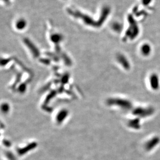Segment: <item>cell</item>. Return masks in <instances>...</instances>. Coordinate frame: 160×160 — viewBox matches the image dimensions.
<instances>
[{"label":"cell","mask_w":160,"mask_h":160,"mask_svg":"<svg viewBox=\"0 0 160 160\" xmlns=\"http://www.w3.org/2000/svg\"><path fill=\"white\" fill-rule=\"evenodd\" d=\"M67 11L69 15H72L73 16L81 19L83 21V22L87 25L93 26L94 27H99L102 25L99 22V20L97 22H95L89 16L86 14H83L77 9H72V8H67Z\"/></svg>","instance_id":"obj_1"},{"label":"cell","mask_w":160,"mask_h":160,"mask_svg":"<svg viewBox=\"0 0 160 160\" xmlns=\"http://www.w3.org/2000/svg\"><path fill=\"white\" fill-rule=\"evenodd\" d=\"M108 104L109 105H116L117 106L125 110H129L132 107V104L130 102V101L122 98L111 99L108 100Z\"/></svg>","instance_id":"obj_2"},{"label":"cell","mask_w":160,"mask_h":160,"mask_svg":"<svg viewBox=\"0 0 160 160\" xmlns=\"http://www.w3.org/2000/svg\"><path fill=\"white\" fill-rule=\"evenodd\" d=\"M160 79L159 76L155 73L150 75L149 79V85L153 91H157L160 86Z\"/></svg>","instance_id":"obj_3"},{"label":"cell","mask_w":160,"mask_h":160,"mask_svg":"<svg viewBox=\"0 0 160 160\" xmlns=\"http://www.w3.org/2000/svg\"><path fill=\"white\" fill-rule=\"evenodd\" d=\"M152 109L150 108H138L134 111L133 113L138 117H144V116H148L150 114H152Z\"/></svg>","instance_id":"obj_4"},{"label":"cell","mask_w":160,"mask_h":160,"mask_svg":"<svg viewBox=\"0 0 160 160\" xmlns=\"http://www.w3.org/2000/svg\"><path fill=\"white\" fill-rule=\"evenodd\" d=\"M24 42L26 44V45L28 46V48L30 50L31 52H32L34 57H37L39 55V50L29 40H28V39H25Z\"/></svg>","instance_id":"obj_5"},{"label":"cell","mask_w":160,"mask_h":160,"mask_svg":"<svg viewBox=\"0 0 160 160\" xmlns=\"http://www.w3.org/2000/svg\"><path fill=\"white\" fill-rule=\"evenodd\" d=\"M118 61H119V64H121L122 66L126 70H129L131 68L130 63L127 61V59L123 55H120L118 56Z\"/></svg>","instance_id":"obj_6"},{"label":"cell","mask_w":160,"mask_h":160,"mask_svg":"<svg viewBox=\"0 0 160 160\" xmlns=\"http://www.w3.org/2000/svg\"><path fill=\"white\" fill-rule=\"evenodd\" d=\"M63 37L61 34H54L51 36V41L55 43V44H58L62 40Z\"/></svg>","instance_id":"obj_7"},{"label":"cell","mask_w":160,"mask_h":160,"mask_svg":"<svg viewBox=\"0 0 160 160\" xmlns=\"http://www.w3.org/2000/svg\"><path fill=\"white\" fill-rule=\"evenodd\" d=\"M139 120H138V118H136V119H134V120H132L131 121L129 122V125L130 126V127L133 128H138V127H139Z\"/></svg>","instance_id":"obj_8"},{"label":"cell","mask_w":160,"mask_h":160,"mask_svg":"<svg viewBox=\"0 0 160 160\" xmlns=\"http://www.w3.org/2000/svg\"><path fill=\"white\" fill-rule=\"evenodd\" d=\"M26 22L24 19H20L17 22L16 27L18 30H22L26 26Z\"/></svg>","instance_id":"obj_9"},{"label":"cell","mask_w":160,"mask_h":160,"mask_svg":"<svg viewBox=\"0 0 160 160\" xmlns=\"http://www.w3.org/2000/svg\"><path fill=\"white\" fill-rule=\"evenodd\" d=\"M67 116V112L65 111H62L60 113H59V116H57L58 121L61 122L63 121L65 119V117Z\"/></svg>","instance_id":"obj_10"},{"label":"cell","mask_w":160,"mask_h":160,"mask_svg":"<svg viewBox=\"0 0 160 160\" xmlns=\"http://www.w3.org/2000/svg\"><path fill=\"white\" fill-rule=\"evenodd\" d=\"M141 51H142V53L144 54V55H147L150 52V48L149 46L145 45L142 48Z\"/></svg>","instance_id":"obj_11"},{"label":"cell","mask_w":160,"mask_h":160,"mask_svg":"<svg viewBox=\"0 0 160 160\" xmlns=\"http://www.w3.org/2000/svg\"><path fill=\"white\" fill-rule=\"evenodd\" d=\"M6 108H8L7 105H3V106H2V110L4 111V112L7 111L8 110H7V109H6Z\"/></svg>","instance_id":"obj_12"},{"label":"cell","mask_w":160,"mask_h":160,"mask_svg":"<svg viewBox=\"0 0 160 160\" xmlns=\"http://www.w3.org/2000/svg\"><path fill=\"white\" fill-rule=\"evenodd\" d=\"M4 1H5V2H6V3H8L9 0H4Z\"/></svg>","instance_id":"obj_13"}]
</instances>
